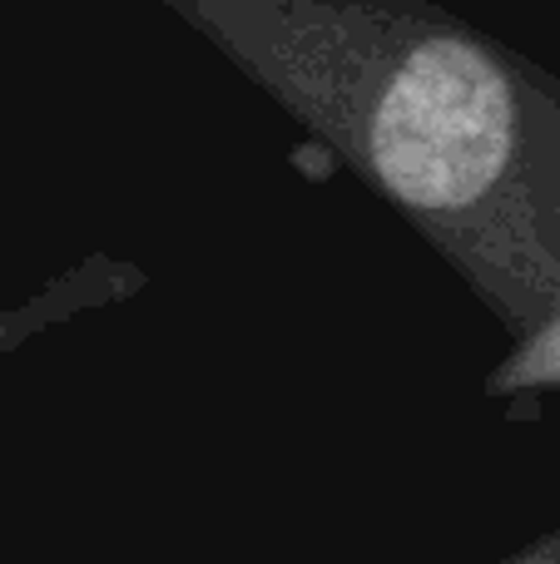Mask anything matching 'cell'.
Instances as JSON below:
<instances>
[{"label":"cell","mask_w":560,"mask_h":564,"mask_svg":"<svg viewBox=\"0 0 560 564\" xmlns=\"http://www.w3.org/2000/svg\"><path fill=\"white\" fill-rule=\"evenodd\" d=\"M511 387H536V381H560V317L551 327L536 332V341L516 357V367L506 371Z\"/></svg>","instance_id":"cell-2"},{"label":"cell","mask_w":560,"mask_h":564,"mask_svg":"<svg viewBox=\"0 0 560 564\" xmlns=\"http://www.w3.org/2000/svg\"><path fill=\"white\" fill-rule=\"evenodd\" d=\"M422 224H482L516 184L541 95L427 0H164Z\"/></svg>","instance_id":"cell-1"}]
</instances>
